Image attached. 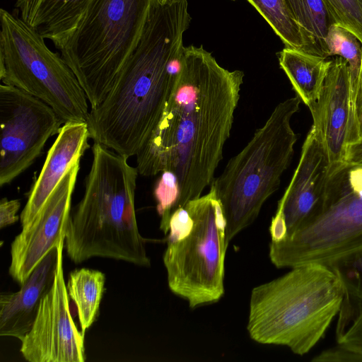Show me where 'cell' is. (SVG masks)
<instances>
[{
	"instance_id": "cell-1",
	"label": "cell",
	"mask_w": 362,
	"mask_h": 362,
	"mask_svg": "<svg viewBox=\"0 0 362 362\" xmlns=\"http://www.w3.org/2000/svg\"><path fill=\"white\" fill-rule=\"evenodd\" d=\"M243 78L242 71L222 67L202 46L184 47L173 93L136 156L138 173L143 176L164 170L176 175L180 192L177 209L199 197L214 181L230 135Z\"/></svg>"
},
{
	"instance_id": "cell-2",
	"label": "cell",
	"mask_w": 362,
	"mask_h": 362,
	"mask_svg": "<svg viewBox=\"0 0 362 362\" xmlns=\"http://www.w3.org/2000/svg\"><path fill=\"white\" fill-rule=\"evenodd\" d=\"M187 0H158L142 37L102 103L87 119L90 138L129 158L146 144L182 68Z\"/></svg>"
},
{
	"instance_id": "cell-3",
	"label": "cell",
	"mask_w": 362,
	"mask_h": 362,
	"mask_svg": "<svg viewBox=\"0 0 362 362\" xmlns=\"http://www.w3.org/2000/svg\"><path fill=\"white\" fill-rule=\"evenodd\" d=\"M83 197L68 223L67 255L76 264L105 257L150 267L134 206L136 167L99 143L94 142Z\"/></svg>"
},
{
	"instance_id": "cell-4",
	"label": "cell",
	"mask_w": 362,
	"mask_h": 362,
	"mask_svg": "<svg viewBox=\"0 0 362 362\" xmlns=\"http://www.w3.org/2000/svg\"><path fill=\"white\" fill-rule=\"evenodd\" d=\"M252 289L247 331L255 341L308 353L339 314L346 291L327 265L312 262Z\"/></svg>"
},
{
	"instance_id": "cell-5",
	"label": "cell",
	"mask_w": 362,
	"mask_h": 362,
	"mask_svg": "<svg viewBox=\"0 0 362 362\" xmlns=\"http://www.w3.org/2000/svg\"><path fill=\"white\" fill-rule=\"evenodd\" d=\"M300 102L296 95L279 103L210 185L223 209L228 243L255 221L264 202L279 189L298 139L291 119Z\"/></svg>"
},
{
	"instance_id": "cell-6",
	"label": "cell",
	"mask_w": 362,
	"mask_h": 362,
	"mask_svg": "<svg viewBox=\"0 0 362 362\" xmlns=\"http://www.w3.org/2000/svg\"><path fill=\"white\" fill-rule=\"evenodd\" d=\"M219 199L209 192L171 214L163 260L168 285L190 308L218 302L224 295L228 242Z\"/></svg>"
},
{
	"instance_id": "cell-7",
	"label": "cell",
	"mask_w": 362,
	"mask_h": 362,
	"mask_svg": "<svg viewBox=\"0 0 362 362\" xmlns=\"http://www.w3.org/2000/svg\"><path fill=\"white\" fill-rule=\"evenodd\" d=\"M158 0H91L60 49L91 108L99 105L137 47Z\"/></svg>"
},
{
	"instance_id": "cell-8",
	"label": "cell",
	"mask_w": 362,
	"mask_h": 362,
	"mask_svg": "<svg viewBox=\"0 0 362 362\" xmlns=\"http://www.w3.org/2000/svg\"><path fill=\"white\" fill-rule=\"evenodd\" d=\"M362 247V165L345 161L329 166L320 209L307 223L269 244L277 268L326 264Z\"/></svg>"
},
{
	"instance_id": "cell-9",
	"label": "cell",
	"mask_w": 362,
	"mask_h": 362,
	"mask_svg": "<svg viewBox=\"0 0 362 362\" xmlns=\"http://www.w3.org/2000/svg\"><path fill=\"white\" fill-rule=\"evenodd\" d=\"M0 79L49 105L64 123L87 122L88 98L76 75L19 16L0 11Z\"/></svg>"
},
{
	"instance_id": "cell-10",
	"label": "cell",
	"mask_w": 362,
	"mask_h": 362,
	"mask_svg": "<svg viewBox=\"0 0 362 362\" xmlns=\"http://www.w3.org/2000/svg\"><path fill=\"white\" fill-rule=\"evenodd\" d=\"M0 186L8 185L41 155L64 121L42 100L14 86H0Z\"/></svg>"
},
{
	"instance_id": "cell-11",
	"label": "cell",
	"mask_w": 362,
	"mask_h": 362,
	"mask_svg": "<svg viewBox=\"0 0 362 362\" xmlns=\"http://www.w3.org/2000/svg\"><path fill=\"white\" fill-rule=\"evenodd\" d=\"M65 239L58 245L53 285L42 299L30 331L21 340L20 351L30 362H84V335L74 322L63 271Z\"/></svg>"
},
{
	"instance_id": "cell-12",
	"label": "cell",
	"mask_w": 362,
	"mask_h": 362,
	"mask_svg": "<svg viewBox=\"0 0 362 362\" xmlns=\"http://www.w3.org/2000/svg\"><path fill=\"white\" fill-rule=\"evenodd\" d=\"M79 169L78 162L64 177L36 216L22 227L21 232L13 240L8 273L21 286L47 253L66 238L71 197Z\"/></svg>"
},
{
	"instance_id": "cell-13",
	"label": "cell",
	"mask_w": 362,
	"mask_h": 362,
	"mask_svg": "<svg viewBox=\"0 0 362 362\" xmlns=\"http://www.w3.org/2000/svg\"><path fill=\"white\" fill-rule=\"evenodd\" d=\"M329 170L324 147L311 127L297 168L272 219L269 233L272 237L287 236L315 216L322 201Z\"/></svg>"
},
{
	"instance_id": "cell-14",
	"label": "cell",
	"mask_w": 362,
	"mask_h": 362,
	"mask_svg": "<svg viewBox=\"0 0 362 362\" xmlns=\"http://www.w3.org/2000/svg\"><path fill=\"white\" fill-rule=\"evenodd\" d=\"M312 127L327 156L329 166L344 161L349 144L358 139L350 71L341 57L331 59L318 100L308 107Z\"/></svg>"
},
{
	"instance_id": "cell-15",
	"label": "cell",
	"mask_w": 362,
	"mask_h": 362,
	"mask_svg": "<svg viewBox=\"0 0 362 362\" xmlns=\"http://www.w3.org/2000/svg\"><path fill=\"white\" fill-rule=\"evenodd\" d=\"M87 122L64 123L48 151L42 168L33 183L20 220L22 227L30 223L71 168L90 148Z\"/></svg>"
},
{
	"instance_id": "cell-16",
	"label": "cell",
	"mask_w": 362,
	"mask_h": 362,
	"mask_svg": "<svg viewBox=\"0 0 362 362\" xmlns=\"http://www.w3.org/2000/svg\"><path fill=\"white\" fill-rule=\"evenodd\" d=\"M58 261V245L37 264L17 292L0 296V335L21 340L31 329L42 299L52 288Z\"/></svg>"
},
{
	"instance_id": "cell-17",
	"label": "cell",
	"mask_w": 362,
	"mask_h": 362,
	"mask_svg": "<svg viewBox=\"0 0 362 362\" xmlns=\"http://www.w3.org/2000/svg\"><path fill=\"white\" fill-rule=\"evenodd\" d=\"M91 0H16L18 16L59 50L76 30Z\"/></svg>"
},
{
	"instance_id": "cell-18",
	"label": "cell",
	"mask_w": 362,
	"mask_h": 362,
	"mask_svg": "<svg viewBox=\"0 0 362 362\" xmlns=\"http://www.w3.org/2000/svg\"><path fill=\"white\" fill-rule=\"evenodd\" d=\"M279 62L296 95L310 107L320 95L331 59L285 47L279 53Z\"/></svg>"
},
{
	"instance_id": "cell-19",
	"label": "cell",
	"mask_w": 362,
	"mask_h": 362,
	"mask_svg": "<svg viewBox=\"0 0 362 362\" xmlns=\"http://www.w3.org/2000/svg\"><path fill=\"white\" fill-rule=\"evenodd\" d=\"M339 314L336 346L312 361L362 362V300L346 298Z\"/></svg>"
},
{
	"instance_id": "cell-20",
	"label": "cell",
	"mask_w": 362,
	"mask_h": 362,
	"mask_svg": "<svg viewBox=\"0 0 362 362\" xmlns=\"http://www.w3.org/2000/svg\"><path fill=\"white\" fill-rule=\"evenodd\" d=\"M305 41L304 52L328 59L325 43L329 28L337 24L325 0H285Z\"/></svg>"
},
{
	"instance_id": "cell-21",
	"label": "cell",
	"mask_w": 362,
	"mask_h": 362,
	"mask_svg": "<svg viewBox=\"0 0 362 362\" xmlns=\"http://www.w3.org/2000/svg\"><path fill=\"white\" fill-rule=\"evenodd\" d=\"M105 282L104 273L98 270L81 268L69 274L67 292L76 305L81 331L83 334L97 318Z\"/></svg>"
},
{
	"instance_id": "cell-22",
	"label": "cell",
	"mask_w": 362,
	"mask_h": 362,
	"mask_svg": "<svg viewBox=\"0 0 362 362\" xmlns=\"http://www.w3.org/2000/svg\"><path fill=\"white\" fill-rule=\"evenodd\" d=\"M247 1L266 20L286 47L305 51V39L285 0Z\"/></svg>"
},
{
	"instance_id": "cell-23",
	"label": "cell",
	"mask_w": 362,
	"mask_h": 362,
	"mask_svg": "<svg viewBox=\"0 0 362 362\" xmlns=\"http://www.w3.org/2000/svg\"><path fill=\"white\" fill-rule=\"evenodd\" d=\"M325 43L328 57L337 55L348 63L354 103L362 67V42L349 30L334 24L327 33Z\"/></svg>"
},
{
	"instance_id": "cell-24",
	"label": "cell",
	"mask_w": 362,
	"mask_h": 362,
	"mask_svg": "<svg viewBox=\"0 0 362 362\" xmlns=\"http://www.w3.org/2000/svg\"><path fill=\"white\" fill-rule=\"evenodd\" d=\"M338 276L346 294L362 300V247L325 264Z\"/></svg>"
},
{
	"instance_id": "cell-25",
	"label": "cell",
	"mask_w": 362,
	"mask_h": 362,
	"mask_svg": "<svg viewBox=\"0 0 362 362\" xmlns=\"http://www.w3.org/2000/svg\"><path fill=\"white\" fill-rule=\"evenodd\" d=\"M180 187L176 175L171 171L164 170L154 187L156 210L160 216V228L165 235L173 212L177 209L180 199Z\"/></svg>"
},
{
	"instance_id": "cell-26",
	"label": "cell",
	"mask_w": 362,
	"mask_h": 362,
	"mask_svg": "<svg viewBox=\"0 0 362 362\" xmlns=\"http://www.w3.org/2000/svg\"><path fill=\"white\" fill-rule=\"evenodd\" d=\"M337 24L349 30L362 42V0H325Z\"/></svg>"
},
{
	"instance_id": "cell-27",
	"label": "cell",
	"mask_w": 362,
	"mask_h": 362,
	"mask_svg": "<svg viewBox=\"0 0 362 362\" xmlns=\"http://www.w3.org/2000/svg\"><path fill=\"white\" fill-rule=\"evenodd\" d=\"M21 207L18 199L8 200L2 198L0 201V228H3L16 223L19 217L17 213Z\"/></svg>"
},
{
	"instance_id": "cell-28",
	"label": "cell",
	"mask_w": 362,
	"mask_h": 362,
	"mask_svg": "<svg viewBox=\"0 0 362 362\" xmlns=\"http://www.w3.org/2000/svg\"><path fill=\"white\" fill-rule=\"evenodd\" d=\"M354 114L358 139L362 138V67L361 71L358 86L355 95Z\"/></svg>"
},
{
	"instance_id": "cell-29",
	"label": "cell",
	"mask_w": 362,
	"mask_h": 362,
	"mask_svg": "<svg viewBox=\"0 0 362 362\" xmlns=\"http://www.w3.org/2000/svg\"><path fill=\"white\" fill-rule=\"evenodd\" d=\"M344 161L352 164L362 165V138L349 144Z\"/></svg>"
},
{
	"instance_id": "cell-30",
	"label": "cell",
	"mask_w": 362,
	"mask_h": 362,
	"mask_svg": "<svg viewBox=\"0 0 362 362\" xmlns=\"http://www.w3.org/2000/svg\"><path fill=\"white\" fill-rule=\"evenodd\" d=\"M160 3H165L169 0H158Z\"/></svg>"
}]
</instances>
